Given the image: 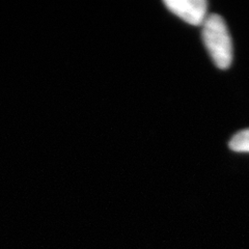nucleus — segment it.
I'll return each mask as SVG.
<instances>
[{
  "label": "nucleus",
  "instance_id": "1",
  "mask_svg": "<svg viewBox=\"0 0 249 249\" xmlns=\"http://www.w3.org/2000/svg\"><path fill=\"white\" fill-rule=\"evenodd\" d=\"M202 41L217 68L227 70L232 61V43L229 29L219 15H208L202 23Z\"/></svg>",
  "mask_w": 249,
  "mask_h": 249
},
{
  "label": "nucleus",
  "instance_id": "2",
  "mask_svg": "<svg viewBox=\"0 0 249 249\" xmlns=\"http://www.w3.org/2000/svg\"><path fill=\"white\" fill-rule=\"evenodd\" d=\"M165 6L188 24L202 25L208 17V2L205 0H165Z\"/></svg>",
  "mask_w": 249,
  "mask_h": 249
},
{
  "label": "nucleus",
  "instance_id": "3",
  "mask_svg": "<svg viewBox=\"0 0 249 249\" xmlns=\"http://www.w3.org/2000/svg\"><path fill=\"white\" fill-rule=\"evenodd\" d=\"M229 145L233 152L249 153V129L240 131L233 135Z\"/></svg>",
  "mask_w": 249,
  "mask_h": 249
}]
</instances>
